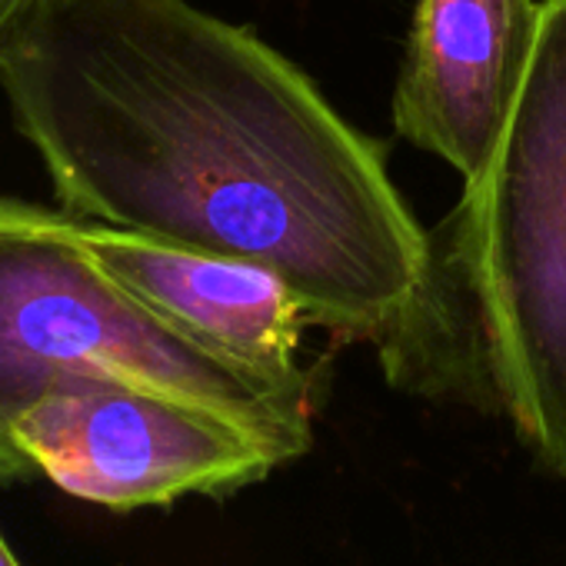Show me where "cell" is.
I'll use <instances>...</instances> for the list:
<instances>
[{
    "label": "cell",
    "instance_id": "cell-1",
    "mask_svg": "<svg viewBox=\"0 0 566 566\" xmlns=\"http://www.w3.org/2000/svg\"><path fill=\"white\" fill-rule=\"evenodd\" d=\"M0 94L61 210L256 263L347 340L413 324L433 237L387 150L253 31L190 0H34Z\"/></svg>",
    "mask_w": 566,
    "mask_h": 566
},
{
    "label": "cell",
    "instance_id": "cell-2",
    "mask_svg": "<svg viewBox=\"0 0 566 566\" xmlns=\"http://www.w3.org/2000/svg\"><path fill=\"white\" fill-rule=\"evenodd\" d=\"M81 217L0 193V483L34 476L14 427L84 377L127 380L200 407L276 463L314 443L311 380L250 374L157 317L87 253Z\"/></svg>",
    "mask_w": 566,
    "mask_h": 566
},
{
    "label": "cell",
    "instance_id": "cell-3",
    "mask_svg": "<svg viewBox=\"0 0 566 566\" xmlns=\"http://www.w3.org/2000/svg\"><path fill=\"white\" fill-rule=\"evenodd\" d=\"M463 187L443 256L470 304L467 360L490 410L566 480V0H543L523 91L490 164Z\"/></svg>",
    "mask_w": 566,
    "mask_h": 566
},
{
    "label": "cell",
    "instance_id": "cell-4",
    "mask_svg": "<svg viewBox=\"0 0 566 566\" xmlns=\"http://www.w3.org/2000/svg\"><path fill=\"white\" fill-rule=\"evenodd\" d=\"M14 440L34 473L111 510L230 496L280 467L233 423L114 377L57 387L18 420Z\"/></svg>",
    "mask_w": 566,
    "mask_h": 566
},
{
    "label": "cell",
    "instance_id": "cell-5",
    "mask_svg": "<svg viewBox=\"0 0 566 566\" xmlns=\"http://www.w3.org/2000/svg\"><path fill=\"white\" fill-rule=\"evenodd\" d=\"M539 14L536 0H417L394 130L473 184L523 91Z\"/></svg>",
    "mask_w": 566,
    "mask_h": 566
},
{
    "label": "cell",
    "instance_id": "cell-6",
    "mask_svg": "<svg viewBox=\"0 0 566 566\" xmlns=\"http://www.w3.org/2000/svg\"><path fill=\"white\" fill-rule=\"evenodd\" d=\"M81 240L124 291L203 350L270 380H311L297 367L311 314L283 276L87 220Z\"/></svg>",
    "mask_w": 566,
    "mask_h": 566
},
{
    "label": "cell",
    "instance_id": "cell-7",
    "mask_svg": "<svg viewBox=\"0 0 566 566\" xmlns=\"http://www.w3.org/2000/svg\"><path fill=\"white\" fill-rule=\"evenodd\" d=\"M34 8V0H0V44L8 41L14 24Z\"/></svg>",
    "mask_w": 566,
    "mask_h": 566
},
{
    "label": "cell",
    "instance_id": "cell-8",
    "mask_svg": "<svg viewBox=\"0 0 566 566\" xmlns=\"http://www.w3.org/2000/svg\"><path fill=\"white\" fill-rule=\"evenodd\" d=\"M0 566H21V563H18V556H14V549L8 546V539H4V536H0Z\"/></svg>",
    "mask_w": 566,
    "mask_h": 566
}]
</instances>
